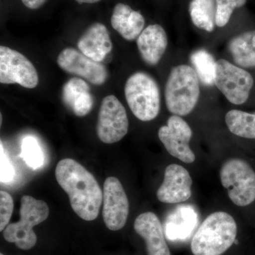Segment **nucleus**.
Wrapping results in <instances>:
<instances>
[{
	"mask_svg": "<svg viewBox=\"0 0 255 255\" xmlns=\"http://www.w3.org/2000/svg\"><path fill=\"white\" fill-rule=\"evenodd\" d=\"M192 179L182 166L169 164L165 169L163 182L157 191V199L164 204L184 202L191 196Z\"/></svg>",
	"mask_w": 255,
	"mask_h": 255,
	"instance_id": "13",
	"label": "nucleus"
},
{
	"mask_svg": "<svg viewBox=\"0 0 255 255\" xmlns=\"http://www.w3.org/2000/svg\"><path fill=\"white\" fill-rule=\"evenodd\" d=\"M238 226L231 215L217 211L209 215L193 236L194 255H221L234 244Z\"/></svg>",
	"mask_w": 255,
	"mask_h": 255,
	"instance_id": "2",
	"label": "nucleus"
},
{
	"mask_svg": "<svg viewBox=\"0 0 255 255\" xmlns=\"http://www.w3.org/2000/svg\"><path fill=\"white\" fill-rule=\"evenodd\" d=\"M79 50L83 54L102 63L112 50L110 32L102 23H95L89 26L78 41Z\"/></svg>",
	"mask_w": 255,
	"mask_h": 255,
	"instance_id": "15",
	"label": "nucleus"
},
{
	"mask_svg": "<svg viewBox=\"0 0 255 255\" xmlns=\"http://www.w3.org/2000/svg\"><path fill=\"white\" fill-rule=\"evenodd\" d=\"M0 162H1V171H0V180L1 183L8 184L14 180L15 170L12 162L9 156L5 152L4 147L1 142V153H0Z\"/></svg>",
	"mask_w": 255,
	"mask_h": 255,
	"instance_id": "27",
	"label": "nucleus"
},
{
	"mask_svg": "<svg viewBox=\"0 0 255 255\" xmlns=\"http://www.w3.org/2000/svg\"><path fill=\"white\" fill-rule=\"evenodd\" d=\"M0 255H3V254H1H1H0Z\"/></svg>",
	"mask_w": 255,
	"mask_h": 255,
	"instance_id": "30",
	"label": "nucleus"
},
{
	"mask_svg": "<svg viewBox=\"0 0 255 255\" xmlns=\"http://www.w3.org/2000/svg\"><path fill=\"white\" fill-rule=\"evenodd\" d=\"M134 229L145 241L147 255H171L163 228L154 213L139 215L134 222Z\"/></svg>",
	"mask_w": 255,
	"mask_h": 255,
	"instance_id": "14",
	"label": "nucleus"
},
{
	"mask_svg": "<svg viewBox=\"0 0 255 255\" xmlns=\"http://www.w3.org/2000/svg\"><path fill=\"white\" fill-rule=\"evenodd\" d=\"M55 178L68 194L72 209L79 217L87 221L97 219L103 192L93 174L77 161L66 158L57 164Z\"/></svg>",
	"mask_w": 255,
	"mask_h": 255,
	"instance_id": "1",
	"label": "nucleus"
},
{
	"mask_svg": "<svg viewBox=\"0 0 255 255\" xmlns=\"http://www.w3.org/2000/svg\"><path fill=\"white\" fill-rule=\"evenodd\" d=\"M228 48L235 63L243 68H255V30L238 35Z\"/></svg>",
	"mask_w": 255,
	"mask_h": 255,
	"instance_id": "20",
	"label": "nucleus"
},
{
	"mask_svg": "<svg viewBox=\"0 0 255 255\" xmlns=\"http://www.w3.org/2000/svg\"><path fill=\"white\" fill-rule=\"evenodd\" d=\"M111 23L124 39L132 41L143 31L145 21L139 11L132 10L128 5L119 3L114 6Z\"/></svg>",
	"mask_w": 255,
	"mask_h": 255,
	"instance_id": "18",
	"label": "nucleus"
},
{
	"mask_svg": "<svg viewBox=\"0 0 255 255\" xmlns=\"http://www.w3.org/2000/svg\"><path fill=\"white\" fill-rule=\"evenodd\" d=\"M21 1L26 7L31 9H37L41 7L46 2L47 0H21Z\"/></svg>",
	"mask_w": 255,
	"mask_h": 255,
	"instance_id": "28",
	"label": "nucleus"
},
{
	"mask_svg": "<svg viewBox=\"0 0 255 255\" xmlns=\"http://www.w3.org/2000/svg\"><path fill=\"white\" fill-rule=\"evenodd\" d=\"M103 219L111 231L122 229L129 214V202L122 183L117 178L106 179L103 191Z\"/></svg>",
	"mask_w": 255,
	"mask_h": 255,
	"instance_id": "12",
	"label": "nucleus"
},
{
	"mask_svg": "<svg viewBox=\"0 0 255 255\" xmlns=\"http://www.w3.org/2000/svg\"><path fill=\"white\" fill-rule=\"evenodd\" d=\"M221 183L233 204L246 207L255 202V171L244 159H228L220 172Z\"/></svg>",
	"mask_w": 255,
	"mask_h": 255,
	"instance_id": "6",
	"label": "nucleus"
},
{
	"mask_svg": "<svg viewBox=\"0 0 255 255\" xmlns=\"http://www.w3.org/2000/svg\"><path fill=\"white\" fill-rule=\"evenodd\" d=\"M189 14L193 23L200 29L212 32L216 25V0H192Z\"/></svg>",
	"mask_w": 255,
	"mask_h": 255,
	"instance_id": "21",
	"label": "nucleus"
},
{
	"mask_svg": "<svg viewBox=\"0 0 255 255\" xmlns=\"http://www.w3.org/2000/svg\"><path fill=\"white\" fill-rule=\"evenodd\" d=\"M79 4H94L98 2L101 0H75Z\"/></svg>",
	"mask_w": 255,
	"mask_h": 255,
	"instance_id": "29",
	"label": "nucleus"
},
{
	"mask_svg": "<svg viewBox=\"0 0 255 255\" xmlns=\"http://www.w3.org/2000/svg\"><path fill=\"white\" fill-rule=\"evenodd\" d=\"M247 0H216V25L223 27L229 21L233 11L246 4Z\"/></svg>",
	"mask_w": 255,
	"mask_h": 255,
	"instance_id": "25",
	"label": "nucleus"
},
{
	"mask_svg": "<svg viewBox=\"0 0 255 255\" xmlns=\"http://www.w3.org/2000/svg\"><path fill=\"white\" fill-rule=\"evenodd\" d=\"M190 60L199 80L205 86L214 84L216 63L213 55L204 49L196 50L191 55Z\"/></svg>",
	"mask_w": 255,
	"mask_h": 255,
	"instance_id": "23",
	"label": "nucleus"
},
{
	"mask_svg": "<svg viewBox=\"0 0 255 255\" xmlns=\"http://www.w3.org/2000/svg\"><path fill=\"white\" fill-rule=\"evenodd\" d=\"M21 157L28 167L33 169L41 168L44 164V155L35 137H24L21 142Z\"/></svg>",
	"mask_w": 255,
	"mask_h": 255,
	"instance_id": "24",
	"label": "nucleus"
},
{
	"mask_svg": "<svg viewBox=\"0 0 255 255\" xmlns=\"http://www.w3.org/2000/svg\"><path fill=\"white\" fill-rule=\"evenodd\" d=\"M199 96V79L194 69L187 65L172 68L164 90L167 110L173 115L187 116L195 108Z\"/></svg>",
	"mask_w": 255,
	"mask_h": 255,
	"instance_id": "3",
	"label": "nucleus"
},
{
	"mask_svg": "<svg viewBox=\"0 0 255 255\" xmlns=\"http://www.w3.org/2000/svg\"><path fill=\"white\" fill-rule=\"evenodd\" d=\"M62 99L67 108L79 117L87 115L94 105L90 87L81 78H73L65 82L62 90Z\"/></svg>",
	"mask_w": 255,
	"mask_h": 255,
	"instance_id": "17",
	"label": "nucleus"
},
{
	"mask_svg": "<svg viewBox=\"0 0 255 255\" xmlns=\"http://www.w3.org/2000/svg\"><path fill=\"white\" fill-rule=\"evenodd\" d=\"M127 110L114 95L102 100L99 112L97 132L101 141L113 144L120 141L128 131Z\"/></svg>",
	"mask_w": 255,
	"mask_h": 255,
	"instance_id": "8",
	"label": "nucleus"
},
{
	"mask_svg": "<svg viewBox=\"0 0 255 255\" xmlns=\"http://www.w3.org/2000/svg\"><path fill=\"white\" fill-rule=\"evenodd\" d=\"M126 100L133 115L142 122H150L160 110V92L157 82L150 75L137 72L128 78Z\"/></svg>",
	"mask_w": 255,
	"mask_h": 255,
	"instance_id": "5",
	"label": "nucleus"
},
{
	"mask_svg": "<svg viewBox=\"0 0 255 255\" xmlns=\"http://www.w3.org/2000/svg\"><path fill=\"white\" fill-rule=\"evenodd\" d=\"M176 210L166 221L165 236L170 241H185L197 225V215L188 206Z\"/></svg>",
	"mask_w": 255,
	"mask_h": 255,
	"instance_id": "19",
	"label": "nucleus"
},
{
	"mask_svg": "<svg viewBox=\"0 0 255 255\" xmlns=\"http://www.w3.org/2000/svg\"><path fill=\"white\" fill-rule=\"evenodd\" d=\"M225 120L230 131L234 135L255 140V112L231 110L226 114Z\"/></svg>",
	"mask_w": 255,
	"mask_h": 255,
	"instance_id": "22",
	"label": "nucleus"
},
{
	"mask_svg": "<svg viewBox=\"0 0 255 255\" xmlns=\"http://www.w3.org/2000/svg\"><path fill=\"white\" fill-rule=\"evenodd\" d=\"M158 137L171 155L184 163H193L195 161V154L189 146L192 130L179 116L169 117L167 125L159 129Z\"/></svg>",
	"mask_w": 255,
	"mask_h": 255,
	"instance_id": "10",
	"label": "nucleus"
},
{
	"mask_svg": "<svg viewBox=\"0 0 255 255\" xmlns=\"http://www.w3.org/2000/svg\"><path fill=\"white\" fill-rule=\"evenodd\" d=\"M57 63L66 73L85 79L94 85H104L108 78V71L105 65L71 47L60 52Z\"/></svg>",
	"mask_w": 255,
	"mask_h": 255,
	"instance_id": "11",
	"label": "nucleus"
},
{
	"mask_svg": "<svg viewBox=\"0 0 255 255\" xmlns=\"http://www.w3.org/2000/svg\"><path fill=\"white\" fill-rule=\"evenodd\" d=\"M36 68L29 60L9 47L0 46V82L4 85L18 84L33 89L38 85Z\"/></svg>",
	"mask_w": 255,
	"mask_h": 255,
	"instance_id": "9",
	"label": "nucleus"
},
{
	"mask_svg": "<svg viewBox=\"0 0 255 255\" xmlns=\"http://www.w3.org/2000/svg\"><path fill=\"white\" fill-rule=\"evenodd\" d=\"M19 214V221L8 224L3 231V236L5 241L14 243L18 249L28 251L37 243L33 228L46 221L49 215V208L45 201L31 196H23Z\"/></svg>",
	"mask_w": 255,
	"mask_h": 255,
	"instance_id": "4",
	"label": "nucleus"
},
{
	"mask_svg": "<svg viewBox=\"0 0 255 255\" xmlns=\"http://www.w3.org/2000/svg\"><path fill=\"white\" fill-rule=\"evenodd\" d=\"M14 209V201L9 193L0 191V231L8 226Z\"/></svg>",
	"mask_w": 255,
	"mask_h": 255,
	"instance_id": "26",
	"label": "nucleus"
},
{
	"mask_svg": "<svg viewBox=\"0 0 255 255\" xmlns=\"http://www.w3.org/2000/svg\"><path fill=\"white\" fill-rule=\"evenodd\" d=\"M214 85L231 103L241 105L249 99L254 79L244 69L221 59L216 61Z\"/></svg>",
	"mask_w": 255,
	"mask_h": 255,
	"instance_id": "7",
	"label": "nucleus"
},
{
	"mask_svg": "<svg viewBox=\"0 0 255 255\" xmlns=\"http://www.w3.org/2000/svg\"><path fill=\"white\" fill-rule=\"evenodd\" d=\"M168 45L167 33L160 25L147 26L137 38L140 56L148 65L155 66L160 61Z\"/></svg>",
	"mask_w": 255,
	"mask_h": 255,
	"instance_id": "16",
	"label": "nucleus"
}]
</instances>
